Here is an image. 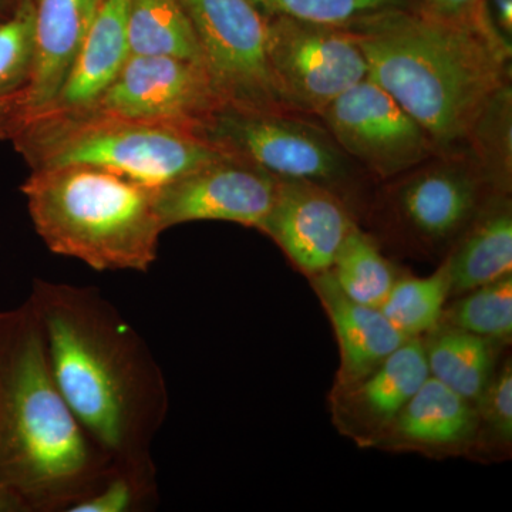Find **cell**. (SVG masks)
I'll list each match as a JSON object with an SVG mask.
<instances>
[{
    "label": "cell",
    "instance_id": "1",
    "mask_svg": "<svg viewBox=\"0 0 512 512\" xmlns=\"http://www.w3.org/2000/svg\"><path fill=\"white\" fill-rule=\"evenodd\" d=\"M63 399L114 470L157 478L153 443L168 413L146 340L93 286L35 279L28 298Z\"/></svg>",
    "mask_w": 512,
    "mask_h": 512
},
{
    "label": "cell",
    "instance_id": "2",
    "mask_svg": "<svg viewBox=\"0 0 512 512\" xmlns=\"http://www.w3.org/2000/svg\"><path fill=\"white\" fill-rule=\"evenodd\" d=\"M349 30L365 53L370 79L424 128L437 151L473 138L505 90L511 45L494 25L443 22L410 8Z\"/></svg>",
    "mask_w": 512,
    "mask_h": 512
},
{
    "label": "cell",
    "instance_id": "3",
    "mask_svg": "<svg viewBox=\"0 0 512 512\" xmlns=\"http://www.w3.org/2000/svg\"><path fill=\"white\" fill-rule=\"evenodd\" d=\"M111 470L57 387L28 299L0 311V485L26 512H69Z\"/></svg>",
    "mask_w": 512,
    "mask_h": 512
},
{
    "label": "cell",
    "instance_id": "4",
    "mask_svg": "<svg viewBox=\"0 0 512 512\" xmlns=\"http://www.w3.org/2000/svg\"><path fill=\"white\" fill-rule=\"evenodd\" d=\"M20 191L47 249L94 271L148 272L165 232L156 188L92 165L32 171Z\"/></svg>",
    "mask_w": 512,
    "mask_h": 512
},
{
    "label": "cell",
    "instance_id": "5",
    "mask_svg": "<svg viewBox=\"0 0 512 512\" xmlns=\"http://www.w3.org/2000/svg\"><path fill=\"white\" fill-rule=\"evenodd\" d=\"M9 141L32 171L92 165L154 188L227 154L187 128L90 113L19 121Z\"/></svg>",
    "mask_w": 512,
    "mask_h": 512
},
{
    "label": "cell",
    "instance_id": "6",
    "mask_svg": "<svg viewBox=\"0 0 512 512\" xmlns=\"http://www.w3.org/2000/svg\"><path fill=\"white\" fill-rule=\"evenodd\" d=\"M202 66L224 107L289 113L268 60L266 16L249 0H183Z\"/></svg>",
    "mask_w": 512,
    "mask_h": 512
},
{
    "label": "cell",
    "instance_id": "7",
    "mask_svg": "<svg viewBox=\"0 0 512 512\" xmlns=\"http://www.w3.org/2000/svg\"><path fill=\"white\" fill-rule=\"evenodd\" d=\"M266 16V15H265ZM268 60L285 109L319 114L369 76L349 29L266 16Z\"/></svg>",
    "mask_w": 512,
    "mask_h": 512
},
{
    "label": "cell",
    "instance_id": "8",
    "mask_svg": "<svg viewBox=\"0 0 512 512\" xmlns=\"http://www.w3.org/2000/svg\"><path fill=\"white\" fill-rule=\"evenodd\" d=\"M200 134L224 153L258 165L276 178L329 187L346 174L345 157L329 133L288 113L222 107Z\"/></svg>",
    "mask_w": 512,
    "mask_h": 512
},
{
    "label": "cell",
    "instance_id": "9",
    "mask_svg": "<svg viewBox=\"0 0 512 512\" xmlns=\"http://www.w3.org/2000/svg\"><path fill=\"white\" fill-rule=\"evenodd\" d=\"M222 107L201 64L177 57L130 56L99 103L86 113L200 133Z\"/></svg>",
    "mask_w": 512,
    "mask_h": 512
},
{
    "label": "cell",
    "instance_id": "10",
    "mask_svg": "<svg viewBox=\"0 0 512 512\" xmlns=\"http://www.w3.org/2000/svg\"><path fill=\"white\" fill-rule=\"evenodd\" d=\"M319 116L340 150L382 178L406 173L437 151L424 128L369 76Z\"/></svg>",
    "mask_w": 512,
    "mask_h": 512
},
{
    "label": "cell",
    "instance_id": "11",
    "mask_svg": "<svg viewBox=\"0 0 512 512\" xmlns=\"http://www.w3.org/2000/svg\"><path fill=\"white\" fill-rule=\"evenodd\" d=\"M278 178L242 158L225 154L156 188L165 231L195 221H224L261 231L271 214Z\"/></svg>",
    "mask_w": 512,
    "mask_h": 512
},
{
    "label": "cell",
    "instance_id": "12",
    "mask_svg": "<svg viewBox=\"0 0 512 512\" xmlns=\"http://www.w3.org/2000/svg\"><path fill=\"white\" fill-rule=\"evenodd\" d=\"M355 227L348 208L329 187L278 178L274 207L261 232L274 239L296 268L313 278L332 268Z\"/></svg>",
    "mask_w": 512,
    "mask_h": 512
},
{
    "label": "cell",
    "instance_id": "13",
    "mask_svg": "<svg viewBox=\"0 0 512 512\" xmlns=\"http://www.w3.org/2000/svg\"><path fill=\"white\" fill-rule=\"evenodd\" d=\"M429 376L423 339L406 340L369 375L333 392L336 426L360 446L376 447Z\"/></svg>",
    "mask_w": 512,
    "mask_h": 512
},
{
    "label": "cell",
    "instance_id": "14",
    "mask_svg": "<svg viewBox=\"0 0 512 512\" xmlns=\"http://www.w3.org/2000/svg\"><path fill=\"white\" fill-rule=\"evenodd\" d=\"M101 2L103 0H30L33 64L20 100L19 121L42 113L62 89Z\"/></svg>",
    "mask_w": 512,
    "mask_h": 512
},
{
    "label": "cell",
    "instance_id": "15",
    "mask_svg": "<svg viewBox=\"0 0 512 512\" xmlns=\"http://www.w3.org/2000/svg\"><path fill=\"white\" fill-rule=\"evenodd\" d=\"M477 429L476 404L429 376L376 447L451 456L474 450Z\"/></svg>",
    "mask_w": 512,
    "mask_h": 512
},
{
    "label": "cell",
    "instance_id": "16",
    "mask_svg": "<svg viewBox=\"0 0 512 512\" xmlns=\"http://www.w3.org/2000/svg\"><path fill=\"white\" fill-rule=\"evenodd\" d=\"M126 5L127 0L101 2L62 89L46 110L33 117L74 116L92 110L99 103L130 57Z\"/></svg>",
    "mask_w": 512,
    "mask_h": 512
},
{
    "label": "cell",
    "instance_id": "17",
    "mask_svg": "<svg viewBox=\"0 0 512 512\" xmlns=\"http://www.w3.org/2000/svg\"><path fill=\"white\" fill-rule=\"evenodd\" d=\"M311 279L339 343L340 367L333 392L359 382L412 339L404 336L380 308L348 298L330 271Z\"/></svg>",
    "mask_w": 512,
    "mask_h": 512
},
{
    "label": "cell",
    "instance_id": "18",
    "mask_svg": "<svg viewBox=\"0 0 512 512\" xmlns=\"http://www.w3.org/2000/svg\"><path fill=\"white\" fill-rule=\"evenodd\" d=\"M478 184L458 165H437L406 181L399 208L410 227L429 241L456 237L478 208Z\"/></svg>",
    "mask_w": 512,
    "mask_h": 512
},
{
    "label": "cell",
    "instance_id": "19",
    "mask_svg": "<svg viewBox=\"0 0 512 512\" xmlns=\"http://www.w3.org/2000/svg\"><path fill=\"white\" fill-rule=\"evenodd\" d=\"M429 336L423 343L430 376L476 404L493 379L498 343L447 323Z\"/></svg>",
    "mask_w": 512,
    "mask_h": 512
},
{
    "label": "cell",
    "instance_id": "20",
    "mask_svg": "<svg viewBox=\"0 0 512 512\" xmlns=\"http://www.w3.org/2000/svg\"><path fill=\"white\" fill-rule=\"evenodd\" d=\"M446 262L450 295H463L512 274L510 205H501L484 214Z\"/></svg>",
    "mask_w": 512,
    "mask_h": 512
},
{
    "label": "cell",
    "instance_id": "21",
    "mask_svg": "<svg viewBox=\"0 0 512 512\" xmlns=\"http://www.w3.org/2000/svg\"><path fill=\"white\" fill-rule=\"evenodd\" d=\"M126 25L130 56L177 57L202 66L183 0H127Z\"/></svg>",
    "mask_w": 512,
    "mask_h": 512
},
{
    "label": "cell",
    "instance_id": "22",
    "mask_svg": "<svg viewBox=\"0 0 512 512\" xmlns=\"http://www.w3.org/2000/svg\"><path fill=\"white\" fill-rule=\"evenodd\" d=\"M329 271L348 298L373 308L383 305L397 279L393 265L357 225L343 242Z\"/></svg>",
    "mask_w": 512,
    "mask_h": 512
},
{
    "label": "cell",
    "instance_id": "23",
    "mask_svg": "<svg viewBox=\"0 0 512 512\" xmlns=\"http://www.w3.org/2000/svg\"><path fill=\"white\" fill-rule=\"evenodd\" d=\"M451 286L447 262L423 278H397L380 311L407 338L429 335L443 322Z\"/></svg>",
    "mask_w": 512,
    "mask_h": 512
},
{
    "label": "cell",
    "instance_id": "24",
    "mask_svg": "<svg viewBox=\"0 0 512 512\" xmlns=\"http://www.w3.org/2000/svg\"><path fill=\"white\" fill-rule=\"evenodd\" d=\"M450 311L447 325L467 330L498 345L512 338V274L460 295Z\"/></svg>",
    "mask_w": 512,
    "mask_h": 512
},
{
    "label": "cell",
    "instance_id": "25",
    "mask_svg": "<svg viewBox=\"0 0 512 512\" xmlns=\"http://www.w3.org/2000/svg\"><path fill=\"white\" fill-rule=\"evenodd\" d=\"M266 16L352 28L380 13L413 8V0H249Z\"/></svg>",
    "mask_w": 512,
    "mask_h": 512
},
{
    "label": "cell",
    "instance_id": "26",
    "mask_svg": "<svg viewBox=\"0 0 512 512\" xmlns=\"http://www.w3.org/2000/svg\"><path fill=\"white\" fill-rule=\"evenodd\" d=\"M33 64V13L30 0H18L0 20V97L22 93Z\"/></svg>",
    "mask_w": 512,
    "mask_h": 512
},
{
    "label": "cell",
    "instance_id": "27",
    "mask_svg": "<svg viewBox=\"0 0 512 512\" xmlns=\"http://www.w3.org/2000/svg\"><path fill=\"white\" fill-rule=\"evenodd\" d=\"M478 429L474 450L511 447L512 441V367L511 360L495 370L493 379L476 403Z\"/></svg>",
    "mask_w": 512,
    "mask_h": 512
},
{
    "label": "cell",
    "instance_id": "28",
    "mask_svg": "<svg viewBox=\"0 0 512 512\" xmlns=\"http://www.w3.org/2000/svg\"><path fill=\"white\" fill-rule=\"evenodd\" d=\"M158 498L157 478L111 470L109 477L89 497L69 512H137L150 510Z\"/></svg>",
    "mask_w": 512,
    "mask_h": 512
},
{
    "label": "cell",
    "instance_id": "29",
    "mask_svg": "<svg viewBox=\"0 0 512 512\" xmlns=\"http://www.w3.org/2000/svg\"><path fill=\"white\" fill-rule=\"evenodd\" d=\"M413 9L443 22L468 26H495L487 0H413Z\"/></svg>",
    "mask_w": 512,
    "mask_h": 512
},
{
    "label": "cell",
    "instance_id": "30",
    "mask_svg": "<svg viewBox=\"0 0 512 512\" xmlns=\"http://www.w3.org/2000/svg\"><path fill=\"white\" fill-rule=\"evenodd\" d=\"M22 93L0 97V138L9 140L13 128L19 121Z\"/></svg>",
    "mask_w": 512,
    "mask_h": 512
},
{
    "label": "cell",
    "instance_id": "31",
    "mask_svg": "<svg viewBox=\"0 0 512 512\" xmlns=\"http://www.w3.org/2000/svg\"><path fill=\"white\" fill-rule=\"evenodd\" d=\"M494 12L491 13L495 26L505 39H511L512 33V0H491Z\"/></svg>",
    "mask_w": 512,
    "mask_h": 512
},
{
    "label": "cell",
    "instance_id": "32",
    "mask_svg": "<svg viewBox=\"0 0 512 512\" xmlns=\"http://www.w3.org/2000/svg\"><path fill=\"white\" fill-rule=\"evenodd\" d=\"M13 8H15V5H12L8 0H0V20L5 19Z\"/></svg>",
    "mask_w": 512,
    "mask_h": 512
},
{
    "label": "cell",
    "instance_id": "33",
    "mask_svg": "<svg viewBox=\"0 0 512 512\" xmlns=\"http://www.w3.org/2000/svg\"><path fill=\"white\" fill-rule=\"evenodd\" d=\"M8 2L12 3V5H16V3H18V0H8Z\"/></svg>",
    "mask_w": 512,
    "mask_h": 512
}]
</instances>
